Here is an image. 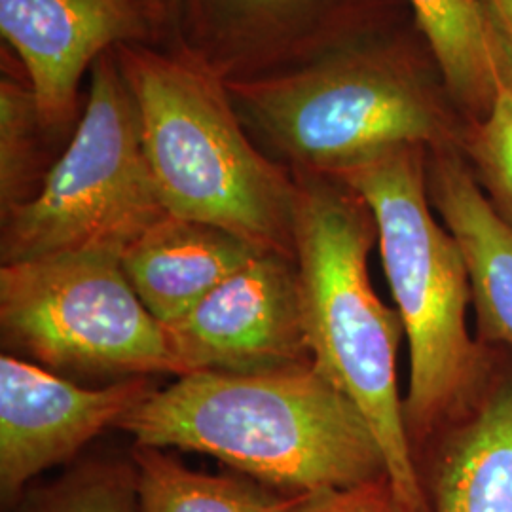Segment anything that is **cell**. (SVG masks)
Returning a JSON list of instances; mask_svg holds the SVG:
<instances>
[{
  "instance_id": "cell-11",
  "label": "cell",
  "mask_w": 512,
  "mask_h": 512,
  "mask_svg": "<svg viewBox=\"0 0 512 512\" xmlns=\"http://www.w3.org/2000/svg\"><path fill=\"white\" fill-rule=\"evenodd\" d=\"M154 378L88 387L42 366L0 357V501L12 511L44 471L73 461L84 446L150 397Z\"/></svg>"
},
{
  "instance_id": "cell-22",
  "label": "cell",
  "mask_w": 512,
  "mask_h": 512,
  "mask_svg": "<svg viewBox=\"0 0 512 512\" xmlns=\"http://www.w3.org/2000/svg\"><path fill=\"white\" fill-rule=\"evenodd\" d=\"M156 6L162 10L169 27L173 29V35L179 44V16H181V0H154Z\"/></svg>"
},
{
  "instance_id": "cell-7",
  "label": "cell",
  "mask_w": 512,
  "mask_h": 512,
  "mask_svg": "<svg viewBox=\"0 0 512 512\" xmlns=\"http://www.w3.org/2000/svg\"><path fill=\"white\" fill-rule=\"evenodd\" d=\"M0 336L4 353L73 382L179 376L167 330L131 289L114 253L2 264Z\"/></svg>"
},
{
  "instance_id": "cell-10",
  "label": "cell",
  "mask_w": 512,
  "mask_h": 512,
  "mask_svg": "<svg viewBox=\"0 0 512 512\" xmlns=\"http://www.w3.org/2000/svg\"><path fill=\"white\" fill-rule=\"evenodd\" d=\"M179 376L311 365L294 258L262 251L164 325ZM177 376V378H179Z\"/></svg>"
},
{
  "instance_id": "cell-17",
  "label": "cell",
  "mask_w": 512,
  "mask_h": 512,
  "mask_svg": "<svg viewBox=\"0 0 512 512\" xmlns=\"http://www.w3.org/2000/svg\"><path fill=\"white\" fill-rule=\"evenodd\" d=\"M65 148L67 143L44 124L29 80L2 71L0 213L31 202Z\"/></svg>"
},
{
  "instance_id": "cell-4",
  "label": "cell",
  "mask_w": 512,
  "mask_h": 512,
  "mask_svg": "<svg viewBox=\"0 0 512 512\" xmlns=\"http://www.w3.org/2000/svg\"><path fill=\"white\" fill-rule=\"evenodd\" d=\"M294 264L313 366L365 414L387 475L410 512H431L404 427L397 308L374 291L368 256L378 245L370 205L334 175L293 171Z\"/></svg>"
},
{
  "instance_id": "cell-1",
  "label": "cell",
  "mask_w": 512,
  "mask_h": 512,
  "mask_svg": "<svg viewBox=\"0 0 512 512\" xmlns=\"http://www.w3.org/2000/svg\"><path fill=\"white\" fill-rule=\"evenodd\" d=\"M116 429L139 446L207 454L289 497L389 476L365 414L313 363L179 376Z\"/></svg>"
},
{
  "instance_id": "cell-6",
  "label": "cell",
  "mask_w": 512,
  "mask_h": 512,
  "mask_svg": "<svg viewBox=\"0 0 512 512\" xmlns=\"http://www.w3.org/2000/svg\"><path fill=\"white\" fill-rule=\"evenodd\" d=\"M167 215L112 50L95 61L73 139L40 192L0 213V264L74 251L122 256Z\"/></svg>"
},
{
  "instance_id": "cell-12",
  "label": "cell",
  "mask_w": 512,
  "mask_h": 512,
  "mask_svg": "<svg viewBox=\"0 0 512 512\" xmlns=\"http://www.w3.org/2000/svg\"><path fill=\"white\" fill-rule=\"evenodd\" d=\"M431 512H512V351L494 348L475 403L416 456Z\"/></svg>"
},
{
  "instance_id": "cell-21",
  "label": "cell",
  "mask_w": 512,
  "mask_h": 512,
  "mask_svg": "<svg viewBox=\"0 0 512 512\" xmlns=\"http://www.w3.org/2000/svg\"><path fill=\"white\" fill-rule=\"evenodd\" d=\"M478 4L497 84L512 95V0H478Z\"/></svg>"
},
{
  "instance_id": "cell-5",
  "label": "cell",
  "mask_w": 512,
  "mask_h": 512,
  "mask_svg": "<svg viewBox=\"0 0 512 512\" xmlns=\"http://www.w3.org/2000/svg\"><path fill=\"white\" fill-rule=\"evenodd\" d=\"M423 145L389 148L336 173L370 205L385 277L403 321L410 378L404 427L414 459L475 403L494 348L469 329L471 281L458 241L435 219Z\"/></svg>"
},
{
  "instance_id": "cell-19",
  "label": "cell",
  "mask_w": 512,
  "mask_h": 512,
  "mask_svg": "<svg viewBox=\"0 0 512 512\" xmlns=\"http://www.w3.org/2000/svg\"><path fill=\"white\" fill-rule=\"evenodd\" d=\"M461 152L497 217L512 230V95L499 88L494 109L469 122Z\"/></svg>"
},
{
  "instance_id": "cell-20",
  "label": "cell",
  "mask_w": 512,
  "mask_h": 512,
  "mask_svg": "<svg viewBox=\"0 0 512 512\" xmlns=\"http://www.w3.org/2000/svg\"><path fill=\"white\" fill-rule=\"evenodd\" d=\"M289 512H410L389 476L357 486L302 495Z\"/></svg>"
},
{
  "instance_id": "cell-3",
  "label": "cell",
  "mask_w": 512,
  "mask_h": 512,
  "mask_svg": "<svg viewBox=\"0 0 512 512\" xmlns=\"http://www.w3.org/2000/svg\"><path fill=\"white\" fill-rule=\"evenodd\" d=\"M114 55L165 211L294 258L293 171L258 148L226 80L181 44H124Z\"/></svg>"
},
{
  "instance_id": "cell-9",
  "label": "cell",
  "mask_w": 512,
  "mask_h": 512,
  "mask_svg": "<svg viewBox=\"0 0 512 512\" xmlns=\"http://www.w3.org/2000/svg\"><path fill=\"white\" fill-rule=\"evenodd\" d=\"M0 35L44 124L67 145L84 110L82 78L101 55L124 44L177 46L154 0H0Z\"/></svg>"
},
{
  "instance_id": "cell-8",
  "label": "cell",
  "mask_w": 512,
  "mask_h": 512,
  "mask_svg": "<svg viewBox=\"0 0 512 512\" xmlns=\"http://www.w3.org/2000/svg\"><path fill=\"white\" fill-rule=\"evenodd\" d=\"M399 0H181L179 44L226 82L289 73L389 33Z\"/></svg>"
},
{
  "instance_id": "cell-15",
  "label": "cell",
  "mask_w": 512,
  "mask_h": 512,
  "mask_svg": "<svg viewBox=\"0 0 512 512\" xmlns=\"http://www.w3.org/2000/svg\"><path fill=\"white\" fill-rule=\"evenodd\" d=\"M437 63L442 84L465 124L494 109L499 95L478 0H406Z\"/></svg>"
},
{
  "instance_id": "cell-2",
  "label": "cell",
  "mask_w": 512,
  "mask_h": 512,
  "mask_svg": "<svg viewBox=\"0 0 512 512\" xmlns=\"http://www.w3.org/2000/svg\"><path fill=\"white\" fill-rule=\"evenodd\" d=\"M226 84L258 148L291 171L336 175L401 145H461L465 128L429 46L391 31Z\"/></svg>"
},
{
  "instance_id": "cell-16",
  "label": "cell",
  "mask_w": 512,
  "mask_h": 512,
  "mask_svg": "<svg viewBox=\"0 0 512 512\" xmlns=\"http://www.w3.org/2000/svg\"><path fill=\"white\" fill-rule=\"evenodd\" d=\"M131 459L139 512H289L298 501L249 476L194 471L164 448L133 444Z\"/></svg>"
},
{
  "instance_id": "cell-14",
  "label": "cell",
  "mask_w": 512,
  "mask_h": 512,
  "mask_svg": "<svg viewBox=\"0 0 512 512\" xmlns=\"http://www.w3.org/2000/svg\"><path fill=\"white\" fill-rule=\"evenodd\" d=\"M258 253L222 228L167 215L135 239L120 262L145 308L171 325Z\"/></svg>"
},
{
  "instance_id": "cell-18",
  "label": "cell",
  "mask_w": 512,
  "mask_h": 512,
  "mask_svg": "<svg viewBox=\"0 0 512 512\" xmlns=\"http://www.w3.org/2000/svg\"><path fill=\"white\" fill-rule=\"evenodd\" d=\"M10 512H139L133 459H86L42 486H29Z\"/></svg>"
},
{
  "instance_id": "cell-13",
  "label": "cell",
  "mask_w": 512,
  "mask_h": 512,
  "mask_svg": "<svg viewBox=\"0 0 512 512\" xmlns=\"http://www.w3.org/2000/svg\"><path fill=\"white\" fill-rule=\"evenodd\" d=\"M427 190L465 258L476 338L512 351V230L497 217L459 145L429 148Z\"/></svg>"
}]
</instances>
